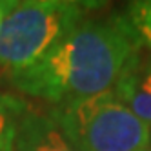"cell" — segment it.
I'll list each match as a JSON object with an SVG mask.
<instances>
[{
    "label": "cell",
    "instance_id": "obj_1",
    "mask_svg": "<svg viewBox=\"0 0 151 151\" xmlns=\"http://www.w3.org/2000/svg\"><path fill=\"white\" fill-rule=\"evenodd\" d=\"M140 49L142 42L127 17L84 20L11 80L22 93L57 107L111 91Z\"/></svg>",
    "mask_w": 151,
    "mask_h": 151
},
{
    "label": "cell",
    "instance_id": "obj_2",
    "mask_svg": "<svg viewBox=\"0 0 151 151\" xmlns=\"http://www.w3.org/2000/svg\"><path fill=\"white\" fill-rule=\"evenodd\" d=\"M86 7L69 0L7 4L0 24V68L17 75L35 66L86 20Z\"/></svg>",
    "mask_w": 151,
    "mask_h": 151
},
{
    "label": "cell",
    "instance_id": "obj_3",
    "mask_svg": "<svg viewBox=\"0 0 151 151\" xmlns=\"http://www.w3.org/2000/svg\"><path fill=\"white\" fill-rule=\"evenodd\" d=\"M80 151H151V127L106 91L51 109Z\"/></svg>",
    "mask_w": 151,
    "mask_h": 151
},
{
    "label": "cell",
    "instance_id": "obj_4",
    "mask_svg": "<svg viewBox=\"0 0 151 151\" xmlns=\"http://www.w3.org/2000/svg\"><path fill=\"white\" fill-rule=\"evenodd\" d=\"M13 151H80L51 111L27 109L18 126Z\"/></svg>",
    "mask_w": 151,
    "mask_h": 151
},
{
    "label": "cell",
    "instance_id": "obj_5",
    "mask_svg": "<svg viewBox=\"0 0 151 151\" xmlns=\"http://www.w3.org/2000/svg\"><path fill=\"white\" fill-rule=\"evenodd\" d=\"M111 91L135 116L151 127V58L138 53Z\"/></svg>",
    "mask_w": 151,
    "mask_h": 151
},
{
    "label": "cell",
    "instance_id": "obj_6",
    "mask_svg": "<svg viewBox=\"0 0 151 151\" xmlns=\"http://www.w3.org/2000/svg\"><path fill=\"white\" fill-rule=\"evenodd\" d=\"M29 109L24 99L0 93V151H13L22 116Z\"/></svg>",
    "mask_w": 151,
    "mask_h": 151
},
{
    "label": "cell",
    "instance_id": "obj_7",
    "mask_svg": "<svg viewBox=\"0 0 151 151\" xmlns=\"http://www.w3.org/2000/svg\"><path fill=\"white\" fill-rule=\"evenodd\" d=\"M127 20L135 27L142 46L146 44L147 47H151V0L129 4Z\"/></svg>",
    "mask_w": 151,
    "mask_h": 151
},
{
    "label": "cell",
    "instance_id": "obj_8",
    "mask_svg": "<svg viewBox=\"0 0 151 151\" xmlns=\"http://www.w3.org/2000/svg\"><path fill=\"white\" fill-rule=\"evenodd\" d=\"M6 9H7V2H6V4H2V2H0V24H2V20H4Z\"/></svg>",
    "mask_w": 151,
    "mask_h": 151
}]
</instances>
